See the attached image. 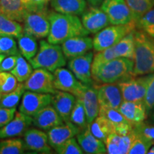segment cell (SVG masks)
Instances as JSON below:
<instances>
[{
  "label": "cell",
  "mask_w": 154,
  "mask_h": 154,
  "mask_svg": "<svg viewBox=\"0 0 154 154\" xmlns=\"http://www.w3.org/2000/svg\"><path fill=\"white\" fill-rule=\"evenodd\" d=\"M135 29L124 36L116 44L113 46L116 57H125L134 60L135 57Z\"/></svg>",
  "instance_id": "cell-28"
},
{
  "label": "cell",
  "mask_w": 154,
  "mask_h": 154,
  "mask_svg": "<svg viewBox=\"0 0 154 154\" xmlns=\"http://www.w3.org/2000/svg\"><path fill=\"white\" fill-rule=\"evenodd\" d=\"M2 94H0V100H1V98H2Z\"/></svg>",
  "instance_id": "cell-51"
},
{
  "label": "cell",
  "mask_w": 154,
  "mask_h": 154,
  "mask_svg": "<svg viewBox=\"0 0 154 154\" xmlns=\"http://www.w3.org/2000/svg\"><path fill=\"white\" fill-rule=\"evenodd\" d=\"M135 57L132 76L154 73V38L140 30L134 32Z\"/></svg>",
  "instance_id": "cell-2"
},
{
  "label": "cell",
  "mask_w": 154,
  "mask_h": 154,
  "mask_svg": "<svg viewBox=\"0 0 154 154\" xmlns=\"http://www.w3.org/2000/svg\"><path fill=\"white\" fill-rule=\"evenodd\" d=\"M24 140L19 138L0 139V154H21L26 151Z\"/></svg>",
  "instance_id": "cell-31"
},
{
  "label": "cell",
  "mask_w": 154,
  "mask_h": 154,
  "mask_svg": "<svg viewBox=\"0 0 154 154\" xmlns=\"http://www.w3.org/2000/svg\"><path fill=\"white\" fill-rule=\"evenodd\" d=\"M48 19L50 30L47 41L51 44H61L68 38L78 36H88L90 33L83 26L76 15L63 14L55 11H49Z\"/></svg>",
  "instance_id": "cell-1"
},
{
  "label": "cell",
  "mask_w": 154,
  "mask_h": 154,
  "mask_svg": "<svg viewBox=\"0 0 154 154\" xmlns=\"http://www.w3.org/2000/svg\"><path fill=\"white\" fill-rule=\"evenodd\" d=\"M62 124L63 119L51 105L43 108L32 116V124L42 130L48 131Z\"/></svg>",
  "instance_id": "cell-20"
},
{
  "label": "cell",
  "mask_w": 154,
  "mask_h": 154,
  "mask_svg": "<svg viewBox=\"0 0 154 154\" xmlns=\"http://www.w3.org/2000/svg\"><path fill=\"white\" fill-rule=\"evenodd\" d=\"M87 2L89 3V5L91 6L99 7V6H101L103 0H87Z\"/></svg>",
  "instance_id": "cell-48"
},
{
  "label": "cell",
  "mask_w": 154,
  "mask_h": 154,
  "mask_svg": "<svg viewBox=\"0 0 154 154\" xmlns=\"http://www.w3.org/2000/svg\"><path fill=\"white\" fill-rule=\"evenodd\" d=\"M0 54L7 56L21 55L14 37L0 36Z\"/></svg>",
  "instance_id": "cell-39"
},
{
  "label": "cell",
  "mask_w": 154,
  "mask_h": 154,
  "mask_svg": "<svg viewBox=\"0 0 154 154\" xmlns=\"http://www.w3.org/2000/svg\"><path fill=\"white\" fill-rule=\"evenodd\" d=\"M54 11L63 14L82 15L86 9V0H51Z\"/></svg>",
  "instance_id": "cell-26"
},
{
  "label": "cell",
  "mask_w": 154,
  "mask_h": 154,
  "mask_svg": "<svg viewBox=\"0 0 154 154\" xmlns=\"http://www.w3.org/2000/svg\"><path fill=\"white\" fill-rule=\"evenodd\" d=\"M10 72L16 77L18 82L24 83L33 72V67L24 57L19 55L16 65Z\"/></svg>",
  "instance_id": "cell-33"
},
{
  "label": "cell",
  "mask_w": 154,
  "mask_h": 154,
  "mask_svg": "<svg viewBox=\"0 0 154 154\" xmlns=\"http://www.w3.org/2000/svg\"><path fill=\"white\" fill-rule=\"evenodd\" d=\"M23 3L29 11L46 10L51 0H22Z\"/></svg>",
  "instance_id": "cell-44"
},
{
  "label": "cell",
  "mask_w": 154,
  "mask_h": 154,
  "mask_svg": "<svg viewBox=\"0 0 154 154\" xmlns=\"http://www.w3.org/2000/svg\"><path fill=\"white\" fill-rule=\"evenodd\" d=\"M94 54L92 51L69 59L68 66L69 70L76 77L77 79L86 84H93L91 75V65Z\"/></svg>",
  "instance_id": "cell-12"
},
{
  "label": "cell",
  "mask_w": 154,
  "mask_h": 154,
  "mask_svg": "<svg viewBox=\"0 0 154 154\" xmlns=\"http://www.w3.org/2000/svg\"><path fill=\"white\" fill-rule=\"evenodd\" d=\"M17 108H5L0 106V128L14 118Z\"/></svg>",
  "instance_id": "cell-46"
},
{
  "label": "cell",
  "mask_w": 154,
  "mask_h": 154,
  "mask_svg": "<svg viewBox=\"0 0 154 154\" xmlns=\"http://www.w3.org/2000/svg\"><path fill=\"white\" fill-rule=\"evenodd\" d=\"M18 56H7L0 63V72H11L17 63Z\"/></svg>",
  "instance_id": "cell-47"
},
{
  "label": "cell",
  "mask_w": 154,
  "mask_h": 154,
  "mask_svg": "<svg viewBox=\"0 0 154 154\" xmlns=\"http://www.w3.org/2000/svg\"><path fill=\"white\" fill-rule=\"evenodd\" d=\"M7 57V56L5 55V54H0V63H1L2 61V60L5 58Z\"/></svg>",
  "instance_id": "cell-50"
},
{
  "label": "cell",
  "mask_w": 154,
  "mask_h": 154,
  "mask_svg": "<svg viewBox=\"0 0 154 154\" xmlns=\"http://www.w3.org/2000/svg\"><path fill=\"white\" fill-rule=\"evenodd\" d=\"M82 23L89 33L96 34L110 24L106 14L98 7L90 6L82 14Z\"/></svg>",
  "instance_id": "cell-13"
},
{
  "label": "cell",
  "mask_w": 154,
  "mask_h": 154,
  "mask_svg": "<svg viewBox=\"0 0 154 154\" xmlns=\"http://www.w3.org/2000/svg\"><path fill=\"white\" fill-rule=\"evenodd\" d=\"M28 11L22 0H0V14L22 23Z\"/></svg>",
  "instance_id": "cell-25"
},
{
  "label": "cell",
  "mask_w": 154,
  "mask_h": 154,
  "mask_svg": "<svg viewBox=\"0 0 154 154\" xmlns=\"http://www.w3.org/2000/svg\"><path fill=\"white\" fill-rule=\"evenodd\" d=\"M59 154H83L84 152L81 147L78 140L74 137L69 138L55 149Z\"/></svg>",
  "instance_id": "cell-41"
},
{
  "label": "cell",
  "mask_w": 154,
  "mask_h": 154,
  "mask_svg": "<svg viewBox=\"0 0 154 154\" xmlns=\"http://www.w3.org/2000/svg\"><path fill=\"white\" fill-rule=\"evenodd\" d=\"M24 142L26 150L42 153H51V149L47 134L37 128H28L24 134Z\"/></svg>",
  "instance_id": "cell-17"
},
{
  "label": "cell",
  "mask_w": 154,
  "mask_h": 154,
  "mask_svg": "<svg viewBox=\"0 0 154 154\" xmlns=\"http://www.w3.org/2000/svg\"><path fill=\"white\" fill-rule=\"evenodd\" d=\"M100 8L106 14L112 25H124L134 22L131 11L125 0H103Z\"/></svg>",
  "instance_id": "cell-8"
},
{
  "label": "cell",
  "mask_w": 154,
  "mask_h": 154,
  "mask_svg": "<svg viewBox=\"0 0 154 154\" xmlns=\"http://www.w3.org/2000/svg\"><path fill=\"white\" fill-rule=\"evenodd\" d=\"M76 97L68 92L57 90L51 94V103L63 119V122L70 121V115Z\"/></svg>",
  "instance_id": "cell-19"
},
{
  "label": "cell",
  "mask_w": 154,
  "mask_h": 154,
  "mask_svg": "<svg viewBox=\"0 0 154 154\" xmlns=\"http://www.w3.org/2000/svg\"><path fill=\"white\" fill-rule=\"evenodd\" d=\"M79 132V128L71 121L64 122L48 130L47 136L49 145L55 150L63 142L69 138L74 137Z\"/></svg>",
  "instance_id": "cell-18"
},
{
  "label": "cell",
  "mask_w": 154,
  "mask_h": 154,
  "mask_svg": "<svg viewBox=\"0 0 154 154\" xmlns=\"http://www.w3.org/2000/svg\"><path fill=\"white\" fill-rule=\"evenodd\" d=\"M91 134L105 143L107 138L114 132V126L108 119L101 116H98L90 124H88Z\"/></svg>",
  "instance_id": "cell-27"
},
{
  "label": "cell",
  "mask_w": 154,
  "mask_h": 154,
  "mask_svg": "<svg viewBox=\"0 0 154 154\" xmlns=\"http://www.w3.org/2000/svg\"><path fill=\"white\" fill-rule=\"evenodd\" d=\"M23 34V26L20 22L11 20L0 14V36L18 38Z\"/></svg>",
  "instance_id": "cell-30"
},
{
  "label": "cell",
  "mask_w": 154,
  "mask_h": 154,
  "mask_svg": "<svg viewBox=\"0 0 154 154\" xmlns=\"http://www.w3.org/2000/svg\"><path fill=\"white\" fill-rule=\"evenodd\" d=\"M76 139L83 151L87 154L107 153L105 143L91 134L88 124L76 135Z\"/></svg>",
  "instance_id": "cell-22"
},
{
  "label": "cell",
  "mask_w": 154,
  "mask_h": 154,
  "mask_svg": "<svg viewBox=\"0 0 154 154\" xmlns=\"http://www.w3.org/2000/svg\"><path fill=\"white\" fill-rule=\"evenodd\" d=\"M54 74L49 71L43 68L34 69L30 76L24 82L26 90L38 93H55L57 89L54 86Z\"/></svg>",
  "instance_id": "cell-10"
},
{
  "label": "cell",
  "mask_w": 154,
  "mask_h": 154,
  "mask_svg": "<svg viewBox=\"0 0 154 154\" xmlns=\"http://www.w3.org/2000/svg\"><path fill=\"white\" fill-rule=\"evenodd\" d=\"M18 81L14 75L8 72H0V94L12 91L17 87Z\"/></svg>",
  "instance_id": "cell-42"
},
{
  "label": "cell",
  "mask_w": 154,
  "mask_h": 154,
  "mask_svg": "<svg viewBox=\"0 0 154 154\" xmlns=\"http://www.w3.org/2000/svg\"><path fill=\"white\" fill-rule=\"evenodd\" d=\"M133 128L136 134L144 136L154 143V126H149L143 122L133 126Z\"/></svg>",
  "instance_id": "cell-45"
},
{
  "label": "cell",
  "mask_w": 154,
  "mask_h": 154,
  "mask_svg": "<svg viewBox=\"0 0 154 154\" xmlns=\"http://www.w3.org/2000/svg\"><path fill=\"white\" fill-rule=\"evenodd\" d=\"M32 124V116L17 111L14 118L0 128V139L17 137L24 135V132Z\"/></svg>",
  "instance_id": "cell-14"
},
{
  "label": "cell",
  "mask_w": 154,
  "mask_h": 154,
  "mask_svg": "<svg viewBox=\"0 0 154 154\" xmlns=\"http://www.w3.org/2000/svg\"><path fill=\"white\" fill-rule=\"evenodd\" d=\"M134 61L116 57L101 65L91 73L93 80L101 84H113L132 76Z\"/></svg>",
  "instance_id": "cell-3"
},
{
  "label": "cell",
  "mask_w": 154,
  "mask_h": 154,
  "mask_svg": "<svg viewBox=\"0 0 154 154\" xmlns=\"http://www.w3.org/2000/svg\"><path fill=\"white\" fill-rule=\"evenodd\" d=\"M151 74L142 75L139 77L131 76L118 82L123 100L127 101H143L146 88Z\"/></svg>",
  "instance_id": "cell-6"
},
{
  "label": "cell",
  "mask_w": 154,
  "mask_h": 154,
  "mask_svg": "<svg viewBox=\"0 0 154 154\" xmlns=\"http://www.w3.org/2000/svg\"><path fill=\"white\" fill-rule=\"evenodd\" d=\"M26 89L24 88V83L19 82L14 89L8 93L2 94L0 100V106L5 108L17 107Z\"/></svg>",
  "instance_id": "cell-32"
},
{
  "label": "cell",
  "mask_w": 154,
  "mask_h": 154,
  "mask_svg": "<svg viewBox=\"0 0 154 154\" xmlns=\"http://www.w3.org/2000/svg\"><path fill=\"white\" fill-rule=\"evenodd\" d=\"M82 99L85 109L87 124H90L99 116V103L98 99L97 90L95 86L88 85L86 89L79 97Z\"/></svg>",
  "instance_id": "cell-24"
},
{
  "label": "cell",
  "mask_w": 154,
  "mask_h": 154,
  "mask_svg": "<svg viewBox=\"0 0 154 154\" xmlns=\"http://www.w3.org/2000/svg\"><path fill=\"white\" fill-rule=\"evenodd\" d=\"M97 90L99 106L119 109L122 103L123 97L117 84H103L95 86Z\"/></svg>",
  "instance_id": "cell-15"
},
{
  "label": "cell",
  "mask_w": 154,
  "mask_h": 154,
  "mask_svg": "<svg viewBox=\"0 0 154 154\" xmlns=\"http://www.w3.org/2000/svg\"><path fill=\"white\" fill-rule=\"evenodd\" d=\"M51 95L50 94L38 93L26 90L22 96L19 111L32 117L38 111L51 104Z\"/></svg>",
  "instance_id": "cell-11"
},
{
  "label": "cell",
  "mask_w": 154,
  "mask_h": 154,
  "mask_svg": "<svg viewBox=\"0 0 154 154\" xmlns=\"http://www.w3.org/2000/svg\"><path fill=\"white\" fill-rule=\"evenodd\" d=\"M93 48V39L88 36H78L68 38L61 44V49L66 59L79 57L90 51Z\"/></svg>",
  "instance_id": "cell-16"
},
{
  "label": "cell",
  "mask_w": 154,
  "mask_h": 154,
  "mask_svg": "<svg viewBox=\"0 0 154 154\" xmlns=\"http://www.w3.org/2000/svg\"><path fill=\"white\" fill-rule=\"evenodd\" d=\"M153 120H154V111H153Z\"/></svg>",
  "instance_id": "cell-52"
},
{
  "label": "cell",
  "mask_w": 154,
  "mask_h": 154,
  "mask_svg": "<svg viewBox=\"0 0 154 154\" xmlns=\"http://www.w3.org/2000/svg\"><path fill=\"white\" fill-rule=\"evenodd\" d=\"M114 58H116V56L115 54L113 47L107 48V49L102 50V51H97L93 58L91 65V73L96 71L101 65L104 64Z\"/></svg>",
  "instance_id": "cell-40"
},
{
  "label": "cell",
  "mask_w": 154,
  "mask_h": 154,
  "mask_svg": "<svg viewBox=\"0 0 154 154\" xmlns=\"http://www.w3.org/2000/svg\"><path fill=\"white\" fill-rule=\"evenodd\" d=\"M131 11L134 21L136 22L145 13L154 7V0H125Z\"/></svg>",
  "instance_id": "cell-34"
},
{
  "label": "cell",
  "mask_w": 154,
  "mask_h": 154,
  "mask_svg": "<svg viewBox=\"0 0 154 154\" xmlns=\"http://www.w3.org/2000/svg\"><path fill=\"white\" fill-rule=\"evenodd\" d=\"M147 153H149V154H154V146L152 145L151 147H150V149H149V151H148Z\"/></svg>",
  "instance_id": "cell-49"
},
{
  "label": "cell",
  "mask_w": 154,
  "mask_h": 154,
  "mask_svg": "<svg viewBox=\"0 0 154 154\" xmlns=\"http://www.w3.org/2000/svg\"><path fill=\"white\" fill-rule=\"evenodd\" d=\"M48 9L29 11L23 22V32L33 36L36 39L47 37L50 30Z\"/></svg>",
  "instance_id": "cell-7"
},
{
  "label": "cell",
  "mask_w": 154,
  "mask_h": 154,
  "mask_svg": "<svg viewBox=\"0 0 154 154\" xmlns=\"http://www.w3.org/2000/svg\"><path fill=\"white\" fill-rule=\"evenodd\" d=\"M136 28V22H134L128 24L112 25L103 28L95 34L94 38H92L94 51L97 52L113 47Z\"/></svg>",
  "instance_id": "cell-5"
},
{
  "label": "cell",
  "mask_w": 154,
  "mask_h": 154,
  "mask_svg": "<svg viewBox=\"0 0 154 154\" xmlns=\"http://www.w3.org/2000/svg\"><path fill=\"white\" fill-rule=\"evenodd\" d=\"M154 143L143 136L136 134V137L131 145L128 154H146Z\"/></svg>",
  "instance_id": "cell-38"
},
{
  "label": "cell",
  "mask_w": 154,
  "mask_h": 154,
  "mask_svg": "<svg viewBox=\"0 0 154 154\" xmlns=\"http://www.w3.org/2000/svg\"><path fill=\"white\" fill-rule=\"evenodd\" d=\"M119 110L133 126L143 123L147 116V110L143 101H123Z\"/></svg>",
  "instance_id": "cell-23"
},
{
  "label": "cell",
  "mask_w": 154,
  "mask_h": 154,
  "mask_svg": "<svg viewBox=\"0 0 154 154\" xmlns=\"http://www.w3.org/2000/svg\"><path fill=\"white\" fill-rule=\"evenodd\" d=\"M18 38V46L20 54L29 61L37 53L38 47L36 38L29 34H23Z\"/></svg>",
  "instance_id": "cell-29"
},
{
  "label": "cell",
  "mask_w": 154,
  "mask_h": 154,
  "mask_svg": "<svg viewBox=\"0 0 154 154\" xmlns=\"http://www.w3.org/2000/svg\"><path fill=\"white\" fill-rule=\"evenodd\" d=\"M136 28L154 38V7L145 13L136 23Z\"/></svg>",
  "instance_id": "cell-36"
},
{
  "label": "cell",
  "mask_w": 154,
  "mask_h": 154,
  "mask_svg": "<svg viewBox=\"0 0 154 154\" xmlns=\"http://www.w3.org/2000/svg\"><path fill=\"white\" fill-rule=\"evenodd\" d=\"M33 69L43 68L53 73L66 64V58L60 44H54L41 40L37 53L29 61Z\"/></svg>",
  "instance_id": "cell-4"
},
{
  "label": "cell",
  "mask_w": 154,
  "mask_h": 154,
  "mask_svg": "<svg viewBox=\"0 0 154 154\" xmlns=\"http://www.w3.org/2000/svg\"><path fill=\"white\" fill-rule=\"evenodd\" d=\"M99 116H101L108 119L113 125L114 128L123 124L130 123L128 120H126L124 116L121 114L119 109H112V108L100 106Z\"/></svg>",
  "instance_id": "cell-37"
},
{
  "label": "cell",
  "mask_w": 154,
  "mask_h": 154,
  "mask_svg": "<svg viewBox=\"0 0 154 154\" xmlns=\"http://www.w3.org/2000/svg\"><path fill=\"white\" fill-rule=\"evenodd\" d=\"M53 73L54 86L56 89L68 92L76 97L82 96L88 86L77 79L72 71L63 67L56 69Z\"/></svg>",
  "instance_id": "cell-9"
},
{
  "label": "cell",
  "mask_w": 154,
  "mask_h": 154,
  "mask_svg": "<svg viewBox=\"0 0 154 154\" xmlns=\"http://www.w3.org/2000/svg\"><path fill=\"white\" fill-rule=\"evenodd\" d=\"M70 121L79 128L80 131L87 126L85 109L80 98L76 97V102L70 115Z\"/></svg>",
  "instance_id": "cell-35"
},
{
  "label": "cell",
  "mask_w": 154,
  "mask_h": 154,
  "mask_svg": "<svg viewBox=\"0 0 154 154\" xmlns=\"http://www.w3.org/2000/svg\"><path fill=\"white\" fill-rule=\"evenodd\" d=\"M143 103L147 111L152 110L154 107V73L151 74V77L148 84Z\"/></svg>",
  "instance_id": "cell-43"
},
{
  "label": "cell",
  "mask_w": 154,
  "mask_h": 154,
  "mask_svg": "<svg viewBox=\"0 0 154 154\" xmlns=\"http://www.w3.org/2000/svg\"><path fill=\"white\" fill-rule=\"evenodd\" d=\"M136 137V133L133 128L132 131L126 135H121L113 132L105 141L107 153L125 154L128 153L133 140Z\"/></svg>",
  "instance_id": "cell-21"
}]
</instances>
